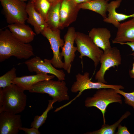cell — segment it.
I'll return each instance as SVG.
<instances>
[{"label":"cell","mask_w":134,"mask_h":134,"mask_svg":"<svg viewBox=\"0 0 134 134\" xmlns=\"http://www.w3.org/2000/svg\"><path fill=\"white\" fill-rule=\"evenodd\" d=\"M121 45L126 44L129 46L132 49V51L134 52V41L132 42H126L122 43Z\"/></svg>","instance_id":"obj_31"},{"label":"cell","mask_w":134,"mask_h":134,"mask_svg":"<svg viewBox=\"0 0 134 134\" xmlns=\"http://www.w3.org/2000/svg\"><path fill=\"white\" fill-rule=\"evenodd\" d=\"M76 5L86 2L92 0H71Z\"/></svg>","instance_id":"obj_32"},{"label":"cell","mask_w":134,"mask_h":134,"mask_svg":"<svg viewBox=\"0 0 134 134\" xmlns=\"http://www.w3.org/2000/svg\"><path fill=\"white\" fill-rule=\"evenodd\" d=\"M56 102L57 101L53 99L49 100L47 107L45 111L40 116L37 115L34 117L33 121L31 123V127H34L38 129L45 123L48 113L53 108V104Z\"/></svg>","instance_id":"obj_23"},{"label":"cell","mask_w":134,"mask_h":134,"mask_svg":"<svg viewBox=\"0 0 134 134\" xmlns=\"http://www.w3.org/2000/svg\"><path fill=\"white\" fill-rule=\"evenodd\" d=\"M131 55L133 56V58L134 59V52L132 53ZM129 74L131 78H133L134 77V62L133 64L132 69L129 71Z\"/></svg>","instance_id":"obj_30"},{"label":"cell","mask_w":134,"mask_h":134,"mask_svg":"<svg viewBox=\"0 0 134 134\" xmlns=\"http://www.w3.org/2000/svg\"><path fill=\"white\" fill-rule=\"evenodd\" d=\"M80 9L71 0H62L60 10V29L67 27L76 20Z\"/></svg>","instance_id":"obj_13"},{"label":"cell","mask_w":134,"mask_h":134,"mask_svg":"<svg viewBox=\"0 0 134 134\" xmlns=\"http://www.w3.org/2000/svg\"><path fill=\"white\" fill-rule=\"evenodd\" d=\"M122 0H114L108 3L107 11L108 13V16L103 19L104 22L111 24L115 27L118 28L120 24V22L127 18L134 17V13L131 14L127 15L116 12V8L119 6Z\"/></svg>","instance_id":"obj_18"},{"label":"cell","mask_w":134,"mask_h":134,"mask_svg":"<svg viewBox=\"0 0 134 134\" xmlns=\"http://www.w3.org/2000/svg\"><path fill=\"white\" fill-rule=\"evenodd\" d=\"M28 91L30 93L47 94L58 102L69 99L68 88L64 80L51 79L43 81L33 85Z\"/></svg>","instance_id":"obj_4"},{"label":"cell","mask_w":134,"mask_h":134,"mask_svg":"<svg viewBox=\"0 0 134 134\" xmlns=\"http://www.w3.org/2000/svg\"><path fill=\"white\" fill-rule=\"evenodd\" d=\"M89 73L86 72L83 74L78 73L75 76L76 81L72 85L70 91L73 93L79 92L77 97L84 90L91 89H99L103 88H112L115 89H123L124 87L121 85L107 84L97 81H92L89 78Z\"/></svg>","instance_id":"obj_9"},{"label":"cell","mask_w":134,"mask_h":134,"mask_svg":"<svg viewBox=\"0 0 134 134\" xmlns=\"http://www.w3.org/2000/svg\"><path fill=\"white\" fill-rule=\"evenodd\" d=\"M75 41L82 63L83 57L86 56L92 60L96 67L100 63L103 51L94 43L89 35L83 33L76 32Z\"/></svg>","instance_id":"obj_5"},{"label":"cell","mask_w":134,"mask_h":134,"mask_svg":"<svg viewBox=\"0 0 134 134\" xmlns=\"http://www.w3.org/2000/svg\"><path fill=\"white\" fill-rule=\"evenodd\" d=\"M106 0V1H108L109 0Z\"/></svg>","instance_id":"obj_35"},{"label":"cell","mask_w":134,"mask_h":134,"mask_svg":"<svg viewBox=\"0 0 134 134\" xmlns=\"http://www.w3.org/2000/svg\"><path fill=\"white\" fill-rule=\"evenodd\" d=\"M34 55L33 47L30 44L20 41L7 29L0 31V62L12 56L21 59H28Z\"/></svg>","instance_id":"obj_1"},{"label":"cell","mask_w":134,"mask_h":134,"mask_svg":"<svg viewBox=\"0 0 134 134\" xmlns=\"http://www.w3.org/2000/svg\"><path fill=\"white\" fill-rule=\"evenodd\" d=\"M7 27L16 38L25 43L32 41L36 34L25 23H15L9 24Z\"/></svg>","instance_id":"obj_19"},{"label":"cell","mask_w":134,"mask_h":134,"mask_svg":"<svg viewBox=\"0 0 134 134\" xmlns=\"http://www.w3.org/2000/svg\"><path fill=\"white\" fill-rule=\"evenodd\" d=\"M4 101L0 113L6 111L17 114L23 111L25 108L27 97L22 90L17 85L12 84L2 88Z\"/></svg>","instance_id":"obj_2"},{"label":"cell","mask_w":134,"mask_h":134,"mask_svg":"<svg viewBox=\"0 0 134 134\" xmlns=\"http://www.w3.org/2000/svg\"><path fill=\"white\" fill-rule=\"evenodd\" d=\"M76 32L74 27L68 28L64 36V45L61 47V55L64 58L63 68L68 74L70 73L71 64L75 56V52L77 51V47L74 45Z\"/></svg>","instance_id":"obj_11"},{"label":"cell","mask_w":134,"mask_h":134,"mask_svg":"<svg viewBox=\"0 0 134 134\" xmlns=\"http://www.w3.org/2000/svg\"><path fill=\"white\" fill-rule=\"evenodd\" d=\"M26 9L28 16L27 22L33 26L37 34L41 33L48 27L47 22L35 9L33 1H29L27 4Z\"/></svg>","instance_id":"obj_17"},{"label":"cell","mask_w":134,"mask_h":134,"mask_svg":"<svg viewBox=\"0 0 134 134\" xmlns=\"http://www.w3.org/2000/svg\"><path fill=\"white\" fill-rule=\"evenodd\" d=\"M22 127L20 115L6 111L0 113V134H17Z\"/></svg>","instance_id":"obj_12"},{"label":"cell","mask_w":134,"mask_h":134,"mask_svg":"<svg viewBox=\"0 0 134 134\" xmlns=\"http://www.w3.org/2000/svg\"><path fill=\"white\" fill-rule=\"evenodd\" d=\"M55 76L49 75L47 74L39 73L34 75L16 77L12 81V84H15L24 90H29L33 85L40 81L52 79Z\"/></svg>","instance_id":"obj_14"},{"label":"cell","mask_w":134,"mask_h":134,"mask_svg":"<svg viewBox=\"0 0 134 134\" xmlns=\"http://www.w3.org/2000/svg\"><path fill=\"white\" fill-rule=\"evenodd\" d=\"M21 0L23 1H27V0H29V1H31L34 2L35 1V0Z\"/></svg>","instance_id":"obj_34"},{"label":"cell","mask_w":134,"mask_h":134,"mask_svg":"<svg viewBox=\"0 0 134 134\" xmlns=\"http://www.w3.org/2000/svg\"><path fill=\"white\" fill-rule=\"evenodd\" d=\"M33 2L36 11L46 21L48 14L51 4L47 0H35Z\"/></svg>","instance_id":"obj_24"},{"label":"cell","mask_w":134,"mask_h":134,"mask_svg":"<svg viewBox=\"0 0 134 134\" xmlns=\"http://www.w3.org/2000/svg\"><path fill=\"white\" fill-rule=\"evenodd\" d=\"M62 0L51 4L48 12L46 22L48 27L60 30V10Z\"/></svg>","instance_id":"obj_20"},{"label":"cell","mask_w":134,"mask_h":134,"mask_svg":"<svg viewBox=\"0 0 134 134\" xmlns=\"http://www.w3.org/2000/svg\"><path fill=\"white\" fill-rule=\"evenodd\" d=\"M117 132L115 134H130L128 128L125 126H122L120 124L118 127Z\"/></svg>","instance_id":"obj_28"},{"label":"cell","mask_w":134,"mask_h":134,"mask_svg":"<svg viewBox=\"0 0 134 134\" xmlns=\"http://www.w3.org/2000/svg\"><path fill=\"white\" fill-rule=\"evenodd\" d=\"M121 60L120 51L117 47H111L103 51L100 59V68L95 75V80L97 81L106 84L107 82L104 79L106 72L111 67L120 65Z\"/></svg>","instance_id":"obj_8"},{"label":"cell","mask_w":134,"mask_h":134,"mask_svg":"<svg viewBox=\"0 0 134 134\" xmlns=\"http://www.w3.org/2000/svg\"><path fill=\"white\" fill-rule=\"evenodd\" d=\"M20 130H23L26 134H40V133L36 128L32 127L31 128L21 127L19 129Z\"/></svg>","instance_id":"obj_27"},{"label":"cell","mask_w":134,"mask_h":134,"mask_svg":"<svg viewBox=\"0 0 134 134\" xmlns=\"http://www.w3.org/2000/svg\"><path fill=\"white\" fill-rule=\"evenodd\" d=\"M131 114L130 112L126 111L117 121L111 125L105 124H103L99 129L92 132H87L86 134H114L115 130L120 123L124 119L126 118Z\"/></svg>","instance_id":"obj_22"},{"label":"cell","mask_w":134,"mask_h":134,"mask_svg":"<svg viewBox=\"0 0 134 134\" xmlns=\"http://www.w3.org/2000/svg\"><path fill=\"white\" fill-rule=\"evenodd\" d=\"M51 4L55 3L60 0H47Z\"/></svg>","instance_id":"obj_33"},{"label":"cell","mask_w":134,"mask_h":134,"mask_svg":"<svg viewBox=\"0 0 134 134\" xmlns=\"http://www.w3.org/2000/svg\"><path fill=\"white\" fill-rule=\"evenodd\" d=\"M108 1L105 0H92L78 5L80 9L92 11L100 14L103 19L107 17Z\"/></svg>","instance_id":"obj_21"},{"label":"cell","mask_w":134,"mask_h":134,"mask_svg":"<svg viewBox=\"0 0 134 134\" xmlns=\"http://www.w3.org/2000/svg\"><path fill=\"white\" fill-rule=\"evenodd\" d=\"M122 103V97L116 89L112 88L98 89L93 97H87L85 101V105L87 107H94L101 112L103 117V124H105V114L108 105L110 104Z\"/></svg>","instance_id":"obj_3"},{"label":"cell","mask_w":134,"mask_h":134,"mask_svg":"<svg viewBox=\"0 0 134 134\" xmlns=\"http://www.w3.org/2000/svg\"><path fill=\"white\" fill-rule=\"evenodd\" d=\"M6 21L9 24L25 23L28 17L27 4L21 0H0Z\"/></svg>","instance_id":"obj_6"},{"label":"cell","mask_w":134,"mask_h":134,"mask_svg":"<svg viewBox=\"0 0 134 134\" xmlns=\"http://www.w3.org/2000/svg\"><path fill=\"white\" fill-rule=\"evenodd\" d=\"M2 89V88H0V109L2 106L4 101V97Z\"/></svg>","instance_id":"obj_29"},{"label":"cell","mask_w":134,"mask_h":134,"mask_svg":"<svg viewBox=\"0 0 134 134\" xmlns=\"http://www.w3.org/2000/svg\"><path fill=\"white\" fill-rule=\"evenodd\" d=\"M23 63L26 65L30 72H35L36 73H49L55 75L59 80L64 81L65 79V74L64 71L56 69L49 60L45 59L43 61L39 57L36 56Z\"/></svg>","instance_id":"obj_10"},{"label":"cell","mask_w":134,"mask_h":134,"mask_svg":"<svg viewBox=\"0 0 134 134\" xmlns=\"http://www.w3.org/2000/svg\"><path fill=\"white\" fill-rule=\"evenodd\" d=\"M116 92L123 96L125 104L132 106L134 110V91L131 93H126L120 89H116Z\"/></svg>","instance_id":"obj_26"},{"label":"cell","mask_w":134,"mask_h":134,"mask_svg":"<svg viewBox=\"0 0 134 134\" xmlns=\"http://www.w3.org/2000/svg\"><path fill=\"white\" fill-rule=\"evenodd\" d=\"M113 43L121 44L126 42L134 41V17L127 21L120 23L118 27Z\"/></svg>","instance_id":"obj_16"},{"label":"cell","mask_w":134,"mask_h":134,"mask_svg":"<svg viewBox=\"0 0 134 134\" xmlns=\"http://www.w3.org/2000/svg\"><path fill=\"white\" fill-rule=\"evenodd\" d=\"M16 69L13 67L10 70L0 77V88H2L10 85L12 81L16 76Z\"/></svg>","instance_id":"obj_25"},{"label":"cell","mask_w":134,"mask_h":134,"mask_svg":"<svg viewBox=\"0 0 134 134\" xmlns=\"http://www.w3.org/2000/svg\"><path fill=\"white\" fill-rule=\"evenodd\" d=\"M133 78H134V77Z\"/></svg>","instance_id":"obj_36"},{"label":"cell","mask_w":134,"mask_h":134,"mask_svg":"<svg viewBox=\"0 0 134 134\" xmlns=\"http://www.w3.org/2000/svg\"><path fill=\"white\" fill-rule=\"evenodd\" d=\"M88 35L94 43L103 51L111 47L109 41L111 34L107 28H93L89 31Z\"/></svg>","instance_id":"obj_15"},{"label":"cell","mask_w":134,"mask_h":134,"mask_svg":"<svg viewBox=\"0 0 134 134\" xmlns=\"http://www.w3.org/2000/svg\"><path fill=\"white\" fill-rule=\"evenodd\" d=\"M46 37L49 42L53 52V57L50 60L55 68H63L64 63L62 61L60 49L64 45V40L61 37V31L59 29H54L48 27L41 33Z\"/></svg>","instance_id":"obj_7"}]
</instances>
